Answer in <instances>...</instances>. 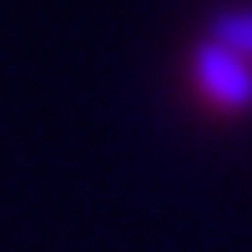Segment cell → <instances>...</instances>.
Returning <instances> with one entry per match:
<instances>
[{
	"instance_id": "6da1fadb",
	"label": "cell",
	"mask_w": 252,
	"mask_h": 252,
	"mask_svg": "<svg viewBox=\"0 0 252 252\" xmlns=\"http://www.w3.org/2000/svg\"><path fill=\"white\" fill-rule=\"evenodd\" d=\"M196 94L224 112L252 103V61L215 37L210 47L196 52Z\"/></svg>"
},
{
	"instance_id": "7a4b0ae2",
	"label": "cell",
	"mask_w": 252,
	"mask_h": 252,
	"mask_svg": "<svg viewBox=\"0 0 252 252\" xmlns=\"http://www.w3.org/2000/svg\"><path fill=\"white\" fill-rule=\"evenodd\" d=\"M220 42L234 47L238 56H248V61H252V14H234V19H224V24H220Z\"/></svg>"
}]
</instances>
